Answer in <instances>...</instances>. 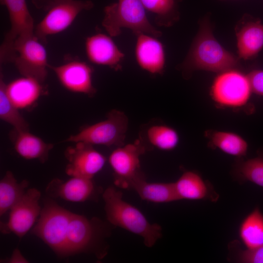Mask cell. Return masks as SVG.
I'll use <instances>...</instances> for the list:
<instances>
[{"label":"cell","instance_id":"3","mask_svg":"<svg viewBox=\"0 0 263 263\" xmlns=\"http://www.w3.org/2000/svg\"><path fill=\"white\" fill-rule=\"evenodd\" d=\"M108 225L97 218L89 219L72 212L66 236L68 257L86 253L103 259L108 253Z\"/></svg>","mask_w":263,"mask_h":263},{"label":"cell","instance_id":"33","mask_svg":"<svg viewBox=\"0 0 263 263\" xmlns=\"http://www.w3.org/2000/svg\"><path fill=\"white\" fill-rule=\"evenodd\" d=\"M56 0H32L33 3L38 9L46 10Z\"/></svg>","mask_w":263,"mask_h":263},{"label":"cell","instance_id":"29","mask_svg":"<svg viewBox=\"0 0 263 263\" xmlns=\"http://www.w3.org/2000/svg\"><path fill=\"white\" fill-rule=\"evenodd\" d=\"M239 171L243 179L263 187V157L245 161L240 166Z\"/></svg>","mask_w":263,"mask_h":263},{"label":"cell","instance_id":"2","mask_svg":"<svg viewBox=\"0 0 263 263\" xmlns=\"http://www.w3.org/2000/svg\"><path fill=\"white\" fill-rule=\"evenodd\" d=\"M239 64L238 58L215 39L208 23L203 22L181 69L186 72L203 70L222 73L233 69Z\"/></svg>","mask_w":263,"mask_h":263},{"label":"cell","instance_id":"21","mask_svg":"<svg viewBox=\"0 0 263 263\" xmlns=\"http://www.w3.org/2000/svg\"><path fill=\"white\" fill-rule=\"evenodd\" d=\"M130 189L143 200L154 203H166L179 200L174 183H150L145 178L134 183Z\"/></svg>","mask_w":263,"mask_h":263},{"label":"cell","instance_id":"28","mask_svg":"<svg viewBox=\"0 0 263 263\" xmlns=\"http://www.w3.org/2000/svg\"><path fill=\"white\" fill-rule=\"evenodd\" d=\"M147 136L154 147L165 151L173 150L179 140L177 132L171 127L164 125L150 127L147 130Z\"/></svg>","mask_w":263,"mask_h":263},{"label":"cell","instance_id":"19","mask_svg":"<svg viewBox=\"0 0 263 263\" xmlns=\"http://www.w3.org/2000/svg\"><path fill=\"white\" fill-rule=\"evenodd\" d=\"M42 83L22 76L5 85L7 94L19 110L28 108L35 103L44 92Z\"/></svg>","mask_w":263,"mask_h":263},{"label":"cell","instance_id":"16","mask_svg":"<svg viewBox=\"0 0 263 263\" xmlns=\"http://www.w3.org/2000/svg\"><path fill=\"white\" fill-rule=\"evenodd\" d=\"M89 60L95 64L108 66L115 71L121 69L125 55L110 36L98 33L88 37L85 43Z\"/></svg>","mask_w":263,"mask_h":263},{"label":"cell","instance_id":"18","mask_svg":"<svg viewBox=\"0 0 263 263\" xmlns=\"http://www.w3.org/2000/svg\"><path fill=\"white\" fill-rule=\"evenodd\" d=\"M16 151L22 158L28 160H38L42 163L48 159L54 145L44 142L41 138L29 131L13 129L9 134Z\"/></svg>","mask_w":263,"mask_h":263},{"label":"cell","instance_id":"31","mask_svg":"<svg viewBox=\"0 0 263 263\" xmlns=\"http://www.w3.org/2000/svg\"><path fill=\"white\" fill-rule=\"evenodd\" d=\"M252 92L263 96V70H253L247 75Z\"/></svg>","mask_w":263,"mask_h":263},{"label":"cell","instance_id":"15","mask_svg":"<svg viewBox=\"0 0 263 263\" xmlns=\"http://www.w3.org/2000/svg\"><path fill=\"white\" fill-rule=\"evenodd\" d=\"M45 191L51 198L75 203L95 200L101 192L92 179L79 177H71L65 181L54 179L48 184Z\"/></svg>","mask_w":263,"mask_h":263},{"label":"cell","instance_id":"5","mask_svg":"<svg viewBox=\"0 0 263 263\" xmlns=\"http://www.w3.org/2000/svg\"><path fill=\"white\" fill-rule=\"evenodd\" d=\"M72 212L46 198L31 233L41 240L60 258L68 257L66 236Z\"/></svg>","mask_w":263,"mask_h":263},{"label":"cell","instance_id":"20","mask_svg":"<svg viewBox=\"0 0 263 263\" xmlns=\"http://www.w3.org/2000/svg\"><path fill=\"white\" fill-rule=\"evenodd\" d=\"M236 37L239 57L252 59L263 48V24L259 19L251 18L237 30Z\"/></svg>","mask_w":263,"mask_h":263},{"label":"cell","instance_id":"8","mask_svg":"<svg viewBox=\"0 0 263 263\" xmlns=\"http://www.w3.org/2000/svg\"><path fill=\"white\" fill-rule=\"evenodd\" d=\"M94 6L90 0H56L35 26L34 34L45 43L48 36L64 31L81 12L91 10Z\"/></svg>","mask_w":263,"mask_h":263},{"label":"cell","instance_id":"6","mask_svg":"<svg viewBox=\"0 0 263 263\" xmlns=\"http://www.w3.org/2000/svg\"><path fill=\"white\" fill-rule=\"evenodd\" d=\"M42 43L35 34L19 38L1 62H13L22 76L35 78L43 83L47 78L49 64Z\"/></svg>","mask_w":263,"mask_h":263},{"label":"cell","instance_id":"12","mask_svg":"<svg viewBox=\"0 0 263 263\" xmlns=\"http://www.w3.org/2000/svg\"><path fill=\"white\" fill-rule=\"evenodd\" d=\"M68 161L66 173L71 177L92 179L104 166L106 158L93 145L84 142L75 143L65 151Z\"/></svg>","mask_w":263,"mask_h":263},{"label":"cell","instance_id":"24","mask_svg":"<svg viewBox=\"0 0 263 263\" xmlns=\"http://www.w3.org/2000/svg\"><path fill=\"white\" fill-rule=\"evenodd\" d=\"M28 182H18L11 171H7L0 181V216L4 214L21 199L27 190Z\"/></svg>","mask_w":263,"mask_h":263},{"label":"cell","instance_id":"9","mask_svg":"<svg viewBox=\"0 0 263 263\" xmlns=\"http://www.w3.org/2000/svg\"><path fill=\"white\" fill-rule=\"evenodd\" d=\"M146 151L143 141L138 139L117 147L112 151L109 162L113 170L115 185L130 189L134 183L145 178L141 170L140 157Z\"/></svg>","mask_w":263,"mask_h":263},{"label":"cell","instance_id":"13","mask_svg":"<svg viewBox=\"0 0 263 263\" xmlns=\"http://www.w3.org/2000/svg\"><path fill=\"white\" fill-rule=\"evenodd\" d=\"M60 84L68 91L93 96L96 90L93 83V67L86 62L72 59L58 66L49 65Z\"/></svg>","mask_w":263,"mask_h":263},{"label":"cell","instance_id":"4","mask_svg":"<svg viewBox=\"0 0 263 263\" xmlns=\"http://www.w3.org/2000/svg\"><path fill=\"white\" fill-rule=\"evenodd\" d=\"M102 25L111 37L122 33V28L131 30L136 36L144 33L159 38L162 33L149 21L141 0H118L104 9Z\"/></svg>","mask_w":263,"mask_h":263},{"label":"cell","instance_id":"17","mask_svg":"<svg viewBox=\"0 0 263 263\" xmlns=\"http://www.w3.org/2000/svg\"><path fill=\"white\" fill-rule=\"evenodd\" d=\"M136 36L134 52L138 65L151 74H162L166 61L163 44L156 38L148 34L142 33Z\"/></svg>","mask_w":263,"mask_h":263},{"label":"cell","instance_id":"30","mask_svg":"<svg viewBox=\"0 0 263 263\" xmlns=\"http://www.w3.org/2000/svg\"><path fill=\"white\" fill-rule=\"evenodd\" d=\"M238 261L242 263H263V244L257 248L242 251Z\"/></svg>","mask_w":263,"mask_h":263},{"label":"cell","instance_id":"26","mask_svg":"<svg viewBox=\"0 0 263 263\" xmlns=\"http://www.w3.org/2000/svg\"><path fill=\"white\" fill-rule=\"evenodd\" d=\"M212 144L225 153L235 156L246 155L248 145L240 135L230 132L216 131L212 133Z\"/></svg>","mask_w":263,"mask_h":263},{"label":"cell","instance_id":"11","mask_svg":"<svg viewBox=\"0 0 263 263\" xmlns=\"http://www.w3.org/2000/svg\"><path fill=\"white\" fill-rule=\"evenodd\" d=\"M40 196L38 189H27L10 210L8 222L1 223V231L3 233L12 232L20 239L26 235L40 215L42 209L39 205Z\"/></svg>","mask_w":263,"mask_h":263},{"label":"cell","instance_id":"32","mask_svg":"<svg viewBox=\"0 0 263 263\" xmlns=\"http://www.w3.org/2000/svg\"><path fill=\"white\" fill-rule=\"evenodd\" d=\"M6 262L10 263H26L28 261L24 258L18 249H15L11 257L6 260Z\"/></svg>","mask_w":263,"mask_h":263},{"label":"cell","instance_id":"7","mask_svg":"<svg viewBox=\"0 0 263 263\" xmlns=\"http://www.w3.org/2000/svg\"><path fill=\"white\" fill-rule=\"evenodd\" d=\"M128 128L126 114L118 110L109 112L104 120L82 128L70 136L65 142H84L92 145L116 147L124 145Z\"/></svg>","mask_w":263,"mask_h":263},{"label":"cell","instance_id":"10","mask_svg":"<svg viewBox=\"0 0 263 263\" xmlns=\"http://www.w3.org/2000/svg\"><path fill=\"white\" fill-rule=\"evenodd\" d=\"M252 92L247 75L232 70L222 72L214 80L211 94L222 106L236 107L244 105Z\"/></svg>","mask_w":263,"mask_h":263},{"label":"cell","instance_id":"1","mask_svg":"<svg viewBox=\"0 0 263 263\" xmlns=\"http://www.w3.org/2000/svg\"><path fill=\"white\" fill-rule=\"evenodd\" d=\"M102 197L110 224L140 236L148 247L154 245L162 237L161 226L150 223L140 210L123 199L122 192L115 188L108 187L103 191Z\"/></svg>","mask_w":263,"mask_h":263},{"label":"cell","instance_id":"22","mask_svg":"<svg viewBox=\"0 0 263 263\" xmlns=\"http://www.w3.org/2000/svg\"><path fill=\"white\" fill-rule=\"evenodd\" d=\"M174 185L179 200H202L209 195V190L205 182L194 171L184 172L174 183Z\"/></svg>","mask_w":263,"mask_h":263},{"label":"cell","instance_id":"27","mask_svg":"<svg viewBox=\"0 0 263 263\" xmlns=\"http://www.w3.org/2000/svg\"><path fill=\"white\" fill-rule=\"evenodd\" d=\"M146 10L155 15V21L159 26L170 25L178 18L179 0H141Z\"/></svg>","mask_w":263,"mask_h":263},{"label":"cell","instance_id":"14","mask_svg":"<svg viewBox=\"0 0 263 263\" xmlns=\"http://www.w3.org/2000/svg\"><path fill=\"white\" fill-rule=\"evenodd\" d=\"M8 11L10 27L0 46V60L8 53L14 42L21 37L34 34V20L26 0H0Z\"/></svg>","mask_w":263,"mask_h":263},{"label":"cell","instance_id":"23","mask_svg":"<svg viewBox=\"0 0 263 263\" xmlns=\"http://www.w3.org/2000/svg\"><path fill=\"white\" fill-rule=\"evenodd\" d=\"M239 234L247 249H254L263 244V214L258 207L242 221Z\"/></svg>","mask_w":263,"mask_h":263},{"label":"cell","instance_id":"25","mask_svg":"<svg viewBox=\"0 0 263 263\" xmlns=\"http://www.w3.org/2000/svg\"><path fill=\"white\" fill-rule=\"evenodd\" d=\"M6 83L2 74L0 77V118L19 131H29L28 122L19 112V109L8 97L5 89Z\"/></svg>","mask_w":263,"mask_h":263}]
</instances>
